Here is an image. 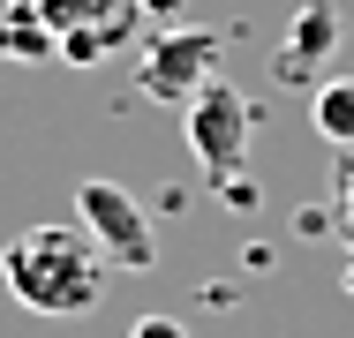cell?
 Instances as JSON below:
<instances>
[{"mask_svg":"<svg viewBox=\"0 0 354 338\" xmlns=\"http://www.w3.org/2000/svg\"><path fill=\"white\" fill-rule=\"evenodd\" d=\"M113 264L98 256V241L83 226H23L0 248V286L30 308V316H91L106 301Z\"/></svg>","mask_w":354,"mask_h":338,"instance_id":"obj_1","label":"cell"},{"mask_svg":"<svg viewBox=\"0 0 354 338\" xmlns=\"http://www.w3.org/2000/svg\"><path fill=\"white\" fill-rule=\"evenodd\" d=\"M218 61H226V38H218L212 23H174V30H158V38L143 46L136 90L181 113V106H189V98H196V90L218 75Z\"/></svg>","mask_w":354,"mask_h":338,"instance_id":"obj_2","label":"cell"},{"mask_svg":"<svg viewBox=\"0 0 354 338\" xmlns=\"http://www.w3.org/2000/svg\"><path fill=\"white\" fill-rule=\"evenodd\" d=\"M75 218H83V233L98 241V256H106L113 270H151L158 264L151 210H143L121 181H83V188H75Z\"/></svg>","mask_w":354,"mask_h":338,"instance_id":"obj_3","label":"cell"},{"mask_svg":"<svg viewBox=\"0 0 354 338\" xmlns=\"http://www.w3.org/2000/svg\"><path fill=\"white\" fill-rule=\"evenodd\" d=\"M46 30L61 38L68 68H98L106 53H121L143 23V0H38Z\"/></svg>","mask_w":354,"mask_h":338,"instance_id":"obj_4","label":"cell"},{"mask_svg":"<svg viewBox=\"0 0 354 338\" xmlns=\"http://www.w3.org/2000/svg\"><path fill=\"white\" fill-rule=\"evenodd\" d=\"M181 135H189V150L212 166V173H226V166H241L249 158V135H257V106L226 83V75H212L189 106H181Z\"/></svg>","mask_w":354,"mask_h":338,"instance_id":"obj_5","label":"cell"},{"mask_svg":"<svg viewBox=\"0 0 354 338\" xmlns=\"http://www.w3.org/2000/svg\"><path fill=\"white\" fill-rule=\"evenodd\" d=\"M339 38H347L339 0H301V8H294V23H286V38H279V61H272V75H279V83H309L317 68L339 53Z\"/></svg>","mask_w":354,"mask_h":338,"instance_id":"obj_6","label":"cell"},{"mask_svg":"<svg viewBox=\"0 0 354 338\" xmlns=\"http://www.w3.org/2000/svg\"><path fill=\"white\" fill-rule=\"evenodd\" d=\"M0 61H15V68L61 61V38L46 30L38 0H0Z\"/></svg>","mask_w":354,"mask_h":338,"instance_id":"obj_7","label":"cell"},{"mask_svg":"<svg viewBox=\"0 0 354 338\" xmlns=\"http://www.w3.org/2000/svg\"><path fill=\"white\" fill-rule=\"evenodd\" d=\"M309 121L332 150H354V75H324L309 90Z\"/></svg>","mask_w":354,"mask_h":338,"instance_id":"obj_8","label":"cell"},{"mask_svg":"<svg viewBox=\"0 0 354 338\" xmlns=\"http://www.w3.org/2000/svg\"><path fill=\"white\" fill-rule=\"evenodd\" d=\"M218 196L234 203V210H257V203H264V188H257V173H241V166H226V173H218Z\"/></svg>","mask_w":354,"mask_h":338,"instance_id":"obj_9","label":"cell"},{"mask_svg":"<svg viewBox=\"0 0 354 338\" xmlns=\"http://www.w3.org/2000/svg\"><path fill=\"white\" fill-rule=\"evenodd\" d=\"M129 338H189V324H181V316H158V308H151V316H136V324H129Z\"/></svg>","mask_w":354,"mask_h":338,"instance_id":"obj_10","label":"cell"},{"mask_svg":"<svg viewBox=\"0 0 354 338\" xmlns=\"http://www.w3.org/2000/svg\"><path fill=\"white\" fill-rule=\"evenodd\" d=\"M339 218L354 226V150H347V166H339Z\"/></svg>","mask_w":354,"mask_h":338,"instance_id":"obj_11","label":"cell"},{"mask_svg":"<svg viewBox=\"0 0 354 338\" xmlns=\"http://www.w3.org/2000/svg\"><path fill=\"white\" fill-rule=\"evenodd\" d=\"M347 301H354V226H347Z\"/></svg>","mask_w":354,"mask_h":338,"instance_id":"obj_12","label":"cell"},{"mask_svg":"<svg viewBox=\"0 0 354 338\" xmlns=\"http://www.w3.org/2000/svg\"><path fill=\"white\" fill-rule=\"evenodd\" d=\"M166 8H189V0H143V15H166Z\"/></svg>","mask_w":354,"mask_h":338,"instance_id":"obj_13","label":"cell"}]
</instances>
